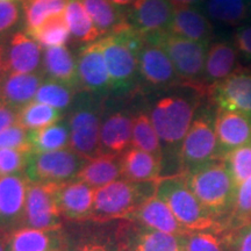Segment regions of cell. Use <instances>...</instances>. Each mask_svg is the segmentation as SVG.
<instances>
[{
  "label": "cell",
  "mask_w": 251,
  "mask_h": 251,
  "mask_svg": "<svg viewBox=\"0 0 251 251\" xmlns=\"http://www.w3.org/2000/svg\"><path fill=\"white\" fill-rule=\"evenodd\" d=\"M203 96L197 87L180 84L165 90L150 106V120L162 143L163 166L166 161H175L179 168L181 144L201 106Z\"/></svg>",
  "instance_id": "1"
},
{
  "label": "cell",
  "mask_w": 251,
  "mask_h": 251,
  "mask_svg": "<svg viewBox=\"0 0 251 251\" xmlns=\"http://www.w3.org/2000/svg\"><path fill=\"white\" fill-rule=\"evenodd\" d=\"M188 187L207 212L227 231L236 202L237 186L224 158H216L184 175Z\"/></svg>",
  "instance_id": "2"
},
{
  "label": "cell",
  "mask_w": 251,
  "mask_h": 251,
  "mask_svg": "<svg viewBox=\"0 0 251 251\" xmlns=\"http://www.w3.org/2000/svg\"><path fill=\"white\" fill-rule=\"evenodd\" d=\"M103 57L111 77L112 91L127 93L137 87L139 57L144 45V39L126 24L120 29L99 40Z\"/></svg>",
  "instance_id": "3"
},
{
  "label": "cell",
  "mask_w": 251,
  "mask_h": 251,
  "mask_svg": "<svg viewBox=\"0 0 251 251\" xmlns=\"http://www.w3.org/2000/svg\"><path fill=\"white\" fill-rule=\"evenodd\" d=\"M106 97L78 92L69 108L70 148L86 159L102 155L100 129L106 108Z\"/></svg>",
  "instance_id": "4"
},
{
  "label": "cell",
  "mask_w": 251,
  "mask_h": 251,
  "mask_svg": "<svg viewBox=\"0 0 251 251\" xmlns=\"http://www.w3.org/2000/svg\"><path fill=\"white\" fill-rule=\"evenodd\" d=\"M156 197L168 205L188 231H226L194 196L184 175L162 176L156 184Z\"/></svg>",
  "instance_id": "5"
},
{
  "label": "cell",
  "mask_w": 251,
  "mask_h": 251,
  "mask_svg": "<svg viewBox=\"0 0 251 251\" xmlns=\"http://www.w3.org/2000/svg\"><path fill=\"white\" fill-rule=\"evenodd\" d=\"M156 181L135 183L119 179L96 188L91 221L97 224L128 220L144 201L156 196Z\"/></svg>",
  "instance_id": "6"
},
{
  "label": "cell",
  "mask_w": 251,
  "mask_h": 251,
  "mask_svg": "<svg viewBox=\"0 0 251 251\" xmlns=\"http://www.w3.org/2000/svg\"><path fill=\"white\" fill-rule=\"evenodd\" d=\"M146 41L156 43L164 50L171 59L181 83L197 87L207 96L202 81L209 45L183 39L169 31Z\"/></svg>",
  "instance_id": "7"
},
{
  "label": "cell",
  "mask_w": 251,
  "mask_h": 251,
  "mask_svg": "<svg viewBox=\"0 0 251 251\" xmlns=\"http://www.w3.org/2000/svg\"><path fill=\"white\" fill-rule=\"evenodd\" d=\"M215 114H213L209 107L201 108L200 106L198 109L196 118L181 144L179 153L181 175L220 158L215 133Z\"/></svg>",
  "instance_id": "8"
},
{
  "label": "cell",
  "mask_w": 251,
  "mask_h": 251,
  "mask_svg": "<svg viewBox=\"0 0 251 251\" xmlns=\"http://www.w3.org/2000/svg\"><path fill=\"white\" fill-rule=\"evenodd\" d=\"M89 159L71 148L50 152H31L25 175L30 183L63 184L77 179Z\"/></svg>",
  "instance_id": "9"
},
{
  "label": "cell",
  "mask_w": 251,
  "mask_h": 251,
  "mask_svg": "<svg viewBox=\"0 0 251 251\" xmlns=\"http://www.w3.org/2000/svg\"><path fill=\"white\" fill-rule=\"evenodd\" d=\"M59 184L30 183L28 185L24 227L58 230L62 229V215L57 203Z\"/></svg>",
  "instance_id": "10"
},
{
  "label": "cell",
  "mask_w": 251,
  "mask_h": 251,
  "mask_svg": "<svg viewBox=\"0 0 251 251\" xmlns=\"http://www.w3.org/2000/svg\"><path fill=\"white\" fill-rule=\"evenodd\" d=\"M174 11L170 0H136L126 8V18L144 40H149L168 33Z\"/></svg>",
  "instance_id": "11"
},
{
  "label": "cell",
  "mask_w": 251,
  "mask_h": 251,
  "mask_svg": "<svg viewBox=\"0 0 251 251\" xmlns=\"http://www.w3.org/2000/svg\"><path fill=\"white\" fill-rule=\"evenodd\" d=\"M28 185L25 174L0 177V235L24 227Z\"/></svg>",
  "instance_id": "12"
},
{
  "label": "cell",
  "mask_w": 251,
  "mask_h": 251,
  "mask_svg": "<svg viewBox=\"0 0 251 251\" xmlns=\"http://www.w3.org/2000/svg\"><path fill=\"white\" fill-rule=\"evenodd\" d=\"M117 230L119 251H184L183 236L162 233L124 220Z\"/></svg>",
  "instance_id": "13"
},
{
  "label": "cell",
  "mask_w": 251,
  "mask_h": 251,
  "mask_svg": "<svg viewBox=\"0 0 251 251\" xmlns=\"http://www.w3.org/2000/svg\"><path fill=\"white\" fill-rule=\"evenodd\" d=\"M139 78L140 83L153 90L165 91L183 84L164 50L146 40L140 51Z\"/></svg>",
  "instance_id": "14"
},
{
  "label": "cell",
  "mask_w": 251,
  "mask_h": 251,
  "mask_svg": "<svg viewBox=\"0 0 251 251\" xmlns=\"http://www.w3.org/2000/svg\"><path fill=\"white\" fill-rule=\"evenodd\" d=\"M78 90L107 97L112 91L111 77L99 41L84 46L77 56Z\"/></svg>",
  "instance_id": "15"
},
{
  "label": "cell",
  "mask_w": 251,
  "mask_h": 251,
  "mask_svg": "<svg viewBox=\"0 0 251 251\" xmlns=\"http://www.w3.org/2000/svg\"><path fill=\"white\" fill-rule=\"evenodd\" d=\"M134 118L135 113L128 108H115L108 111L106 105L100 129V146L102 155H122L130 148Z\"/></svg>",
  "instance_id": "16"
},
{
  "label": "cell",
  "mask_w": 251,
  "mask_h": 251,
  "mask_svg": "<svg viewBox=\"0 0 251 251\" xmlns=\"http://www.w3.org/2000/svg\"><path fill=\"white\" fill-rule=\"evenodd\" d=\"M215 133L219 156L225 158L233 150L251 143V117L240 112L216 109Z\"/></svg>",
  "instance_id": "17"
},
{
  "label": "cell",
  "mask_w": 251,
  "mask_h": 251,
  "mask_svg": "<svg viewBox=\"0 0 251 251\" xmlns=\"http://www.w3.org/2000/svg\"><path fill=\"white\" fill-rule=\"evenodd\" d=\"M238 59L240 56L237 50L230 41L219 40L209 45L202 81L203 90L207 96H209L215 86L240 70Z\"/></svg>",
  "instance_id": "18"
},
{
  "label": "cell",
  "mask_w": 251,
  "mask_h": 251,
  "mask_svg": "<svg viewBox=\"0 0 251 251\" xmlns=\"http://www.w3.org/2000/svg\"><path fill=\"white\" fill-rule=\"evenodd\" d=\"M220 109L251 117V69H242L222 81L209 93Z\"/></svg>",
  "instance_id": "19"
},
{
  "label": "cell",
  "mask_w": 251,
  "mask_h": 251,
  "mask_svg": "<svg viewBox=\"0 0 251 251\" xmlns=\"http://www.w3.org/2000/svg\"><path fill=\"white\" fill-rule=\"evenodd\" d=\"M6 64L8 72L43 74V50L26 31H14L5 41Z\"/></svg>",
  "instance_id": "20"
},
{
  "label": "cell",
  "mask_w": 251,
  "mask_h": 251,
  "mask_svg": "<svg viewBox=\"0 0 251 251\" xmlns=\"http://www.w3.org/2000/svg\"><path fill=\"white\" fill-rule=\"evenodd\" d=\"M96 188L79 179L59 184L57 203L63 219L74 222L91 220Z\"/></svg>",
  "instance_id": "21"
},
{
  "label": "cell",
  "mask_w": 251,
  "mask_h": 251,
  "mask_svg": "<svg viewBox=\"0 0 251 251\" xmlns=\"http://www.w3.org/2000/svg\"><path fill=\"white\" fill-rule=\"evenodd\" d=\"M67 243L68 237L62 229L21 227L6 235V251H63Z\"/></svg>",
  "instance_id": "22"
},
{
  "label": "cell",
  "mask_w": 251,
  "mask_h": 251,
  "mask_svg": "<svg viewBox=\"0 0 251 251\" xmlns=\"http://www.w3.org/2000/svg\"><path fill=\"white\" fill-rule=\"evenodd\" d=\"M127 221L176 236H185L190 233L176 219L168 205L156 196L144 201Z\"/></svg>",
  "instance_id": "23"
},
{
  "label": "cell",
  "mask_w": 251,
  "mask_h": 251,
  "mask_svg": "<svg viewBox=\"0 0 251 251\" xmlns=\"http://www.w3.org/2000/svg\"><path fill=\"white\" fill-rule=\"evenodd\" d=\"M169 33L194 42L211 45L213 42V24L199 7L175 8Z\"/></svg>",
  "instance_id": "24"
},
{
  "label": "cell",
  "mask_w": 251,
  "mask_h": 251,
  "mask_svg": "<svg viewBox=\"0 0 251 251\" xmlns=\"http://www.w3.org/2000/svg\"><path fill=\"white\" fill-rule=\"evenodd\" d=\"M43 74H17L7 72L0 80V98L4 105L20 109L34 101L41 84L45 80Z\"/></svg>",
  "instance_id": "25"
},
{
  "label": "cell",
  "mask_w": 251,
  "mask_h": 251,
  "mask_svg": "<svg viewBox=\"0 0 251 251\" xmlns=\"http://www.w3.org/2000/svg\"><path fill=\"white\" fill-rule=\"evenodd\" d=\"M42 72L47 79L58 81L78 90L77 57H75L67 46L51 47L43 50Z\"/></svg>",
  "instance_id": "26"
},
{
  "label": "cell",
  "mask_w": 251,
  "mask_h": 251,
  "mask_svg": "<svg viewBox=\"0 0 251 251\" xmlns=\"http://www.w3.org/2000/svg\"><path fill=\"white\" fill-rule=\"evenodd\" d=\"M122 178L144 183V181H156L162 177L163 161L151 153L130 147L121 156Z\"/></svg>",
  "instance_id": "27"
},
{
  "label": "cell",
  "mask_w": 251,
  "mask_h": 251,
  "mask_svg": "<svg viewBox=\"0 0 251 251\" xmlns=\"http://www.w3.org/2000/svg\"><path fill=\"white\" fill-rule=\"evenodd\" d=\"M122 155H100L93 159H89L77 179L86 183L93 188H99L122 179Z\"/></svg>",
  "instance_id": "28"
},
{
  "label": "cell",
  "mask_w": 251,
  "mask_h": 251,
  "mask_svg": "<svg viewBox=\"0 0 251 251\" xmlns=\"http://www.w3.org/2000/svg\"><path fill=\"white\" fill-rule=\"evenodd\" d=\"M203 12L213 23L237 28L251 21V0H207Z\"/></svg>",
  "instance_id": "29"
},
{
  "label": "cell",
  "mask_w": 251,
  "mask_h": 251,
  "mask_svg": "<svg viewBox=\"0 0 251 251\" xmlns=\"http://www.w3.org/2000/svg\"><path fill=\"white\" fill-rule=\"evenodd\" d=\"M87 14L98 29L100 36L105 37L120 29L127 23L126 11L115 6L111 0H80Z\"/></svg>",
  "instance_id": "30"
},
{
  "label": "cell",
  "mask_w": 251,
  "mask_h": 251,
  "mask_svg": "<svg viewBox=\"0 0 251 251\" xmlns=\"http://www.w3.org/2000/svg\"><path fill=\"white\" fill-rule=\"evenodd\" d=\"M65 118L45 128L28 130L31 152H50L70 148V128Z\"/></svg>",
  "instance_id": "31"
},
{
  "label": "cell",
  "mask_w": 251,
  "mask_h": 251,
  "mask_svg": "<svg viewBox=\"0 0 251 251\" xmlns=\"http://www.w3.org/2000/svg\"><path fill=\"white\" fill-rule=\"evenodd\" d=\"M64 17L71 36L76 42L87 46L101 39L80 0H68Z\"/></svg>",
  "instance_id": "32"
},
{
  "label": "cell",
  "mask_w": 251,
  "mask_h": 251,
  "mask_svg": "<svg viewBox=\"0 0 251 251\" xmlns=\"http://www.w3.org/2000/svg\"><path fill=\"white\" fill-rule=\"evenodd\" d=\"M131 147L151 153L163 161V149L157 131L150 120L148 111L135 113L133 124V137Z\"/></svg>",
  "instance_id": "33"
},
{
  "label": "cell",
  "mask_w": 251,
  "mask_h": 251,
  "mask_svg": "<svg viewBox=\"0 0 251 251\" xmlns=\"http://www.w3.org/2000/svg\"><path fill=\"white\" fill-rule=\"evenodd\" d=\"M26 33L45 49L67 46L71 37L64 14L50 17L36 29Z\"/></svg>",
  "instance_id": "34"
},
{
  "label": "cell",
  "mask_w": 251,
  "mask_h": 251,
  "mask_svg": "<svg viewBox=\"0 0 251 251\" xmlns=\"http://www.w3.org/2000/svg\"><path fill=\"white\" fill-rule=\"evenodd\" d=\"M67 4L68 0H24L25 31L36 29L50 17L64 14Z\"/></svg>",
  "instance_id": "35"
},
{
  "label": "cell",
  "mask_w": 251,
  "mask_h": 251,
  "mask_svg": "<svg viewBox=\"0 0 251 251\" xmlns=\"http://www.w3.org/2000/svg\"><path fill=\"white\" fill-rule=\"evenodd\" d=\"M64 118L65 114L59 109L34 100L19 109L18 124L27 130H35L54 125Z\"/></svg>",
  "instance_id": "36"
},
{
  "label": "cell",
  "mask_w": 251,
  "mask_h": 251,
  "mask_svg": "<svg viewBox=\"0 0 251 251\" xmlns=\"http://www.w3.org/2000/svg\"><path fill=\"white\" fill-rule=\"evenodd\" d=\"M78 92L75 87L45 78L34 100L64 112L71 107Z\"/></svg>",
  "instance_id": "37"
},
{
  "label": "cell",
  "mask_w": 251,
  "mask_h": 251,
  "mask_svg": "<svg viewBox=\"0 0 251 251\" xmlns=\"http://www.w3.org/2000/svg\"><path fill=\"white\" fill-rule=\"evenodd\" d=\"M184 251H231L228 231H190L183 236Z\"/></svg>",
  "instance_id": "38"
},
{
  "label": "cell",
  "mask_w": 251,
  "mask_h": 251,
  "mask_svg": "<svg viewBox=\"0 0 251 251\" xmlns=\"http://www.w3.org/2000/svg\"><path fill=\"white\" fill-rule=\"evenodd\" d=\"M224 161L238 188L251 177V143L230 151Z\"/></svg>",
  "instance_id": "39"
},
{
  "label": "cell",
  "mask_w": 251,
  "mask_h": 251,
  "mask_svg": "<svg viewBox=\"0 0 251 251\" xmlns=\"http://www.w3.org/2000/svg\"><path fill=\"white\" fill-rule=\"evenodd\" d=\"M251 224V177L237 188L236 202L228 222L227 231L236 230Z\"/></svg>",
  "instance_id": "40"
},
{
  "label": "cell",
  "mask_w": 251,
  "mask_h": 251,
  "mask_svg": "<svg viewBox=\"0 0 251 251\" xmlns=\"http://www.w3.org/2000/svg\"><path fill=\"white\" fill-rule=\"evenodd\" d=\"M30 153L26 149H0V177L25 174Z\"/></svg>",
  "instance_id": "41"
},
{
  "label": "cell",
  "mask_w": 251,
  "mask_h": 251,
  "mask_svg": "<svg viewBox=\"0 0 251 251\" xmlns=\"http://www.w3.org/2000/svg\"><path fill=\"white\" fill-rule=\"evenodd\" d=\"M21 19H24L23 2H0V39H4L5 35L12 33L21 21Z\"/></svg>",
  "instance_id": "42"
},
{
  "label": "cell",
  "mask_w": 251,
  "mask_h": 251,
  "mask_svg": "<svg viewBox=\"0 0 251 251\" xmlns=\"http://www.w3.org/2000/svg\"><path fill=\"white\" fill-rule=\"evenodd\" d=\"M0 149L30 150L28 142V130L21 125L15 124L0 133Z\"/></svg>",
  "instance_id": "43"
},
{
  "label": "cell",
  "mask_w": 251,
  "mask_h": 251,
  "mask_svg": "<svg viewBox=\"0 0 251 251\" xmlns=\"http://www.w3.org/2000/svg\"><path fill=\"white\" fill-rule=\"evenodd\" d=\"M233 43L244 63L251 64V25H243L234 31Z\"/></svg>",
  "instance_id": "44"
},
{
  "label": "cell",
  "mask_w": 251,
  "mask_h": 251,
  "mask_svg": "<svg viewBox=\"0 0 251 251\" xmlns=\"http://www.w3.org/2000/svg\"><path fill=\"white\" fill-rule=\"evenodd\" d=\"M63 251H119V249H114L108 241H103L102 238L87 236L74 243H70V241L68 240L67 246Z\"/></svg>",
  "instance_id": "45"
},
{
  "label": "cell",
  "mask_w": 251,
  "mask_h": 251,
  "mask_svg": "<svg viewBox=\"0 0 251 251\" xmlns=\"http://www.w3.org/2000/svg\"><path fill=\"white\" fill-rule=\"evenodd\" d=\"M231 251H251V224L229 233Z\"/></svg>",
  "instance_id": "46"
},
{
  "label": "cell",
  "mask_w": 251,
  "mask_h": 251,
  "mask_svg": "<svg viewBox=\"0 0 251 251\" xmlns=\"http://www.w3.org/2000/svg\"><path fill=\"white\" fill-rule=\"evenodd\" d=\"M18 120L19 109L7 105H2L0 107V133L7 129L11 126L18 124Z\"/></svg>",
  "instance_id": "47"
},
{
  "label": "cell",
  "mask_w": 251,
  "mask_h": 251,
  "mask_svg": "<svg viewBox=\"0 0 251 251\" xmlns=\"http://www.w3.org/2000/svg\"><path fill=\"white\" fill-rule=\"evenodd\" d=\"M7 64H6V51H5V39H0V80L7 74Z\"/></svg>",
  "instance_id": "48"
},
{
  "label": "cell",
  "mask_w": 251,
  "mask_h": 251,
  "mask_svg": "<svg viewBox=\"0 0 251 251\" xmlns=\"http://www.w3.org/2000/svg\"><path fill=\"white\" fill-rule=\"evenodd\" d=\"M207 0H170V2L174 6V8L179 7H198L202 2H206Z\"/></svg>",
  "instance_id": "49"
},
{
  "label": "cell",
  "mask_w": 251,
  "mask_h": 251,
  "mask_svg": "<svg viewBox=\"0 0 251 251\" xmlns=\"http://www.w3.org/2000/svg\"><path fill=\"white\" fill-rule=\"evenodd\" d=\"M111 1L114 4L115 6H118L119 8H128L129 6L133 4L134 1H136V0H111Z\"/></svg>",
  "instance_id": "50"
},
{
  "label": "cell",
  "mask_w": 251,
  "mask_h": 251,
  "mask_svg": "<svg viewBox=\"0 0 251 251\" xmlns=\"http://www.w3.org/2000/svg\"><path fill=\"white\" fill-rule=\"evenodd\" d=\"M0 251H6V236L0 235Z\"/></svg>",
  "instance_id": "51"
},
{
  "label": "cell",
  "mask_w": 251,
  "mask_h": 251,
  "mask_svg": "<svg viewBox=\"0 0 251 251\" xmlns=\"http://www.w3.org/2000/svg\"><path fill=\"white\" fill-rule=\"evenodd\" d=\"M2 1H19V2H23L24 0H0V2Z\"/></svg>",
  "instance_id": "52"
},
{
  "label": "cell",
  "mask_w": 251,
  "mask_h": 251,
  "mask_svg": "<svg viewBox=\"0 0 251 251\" xmlns=\"http://www.w3.org/2000/svg\"><path fill=\"white\" fill-rule=\"evenodd\" d=\"M4 105V102H2V100H1V98H0V107H1V106Z\"/></svg>",
  "instance_id": "53"
}]
</instances>
